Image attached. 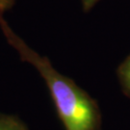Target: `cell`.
<instances>
[{
  "label": "cell",
  "mask_w": 130,
  "mask_h": 130,
  "mask_svg": "<svg viewBox=\"0 0 130 130\" xmlns=\"http://www.w3.org/2000/svg\"><path fill=\"white\" fill-rule=\"evenodd\" d=\"M0 28L21 60L32 65L45 81L65 130H100L101 114L98 102L72 79L55 70L46 57L41 56L24 42L3 15H0Z\"/></svg>",
  "instance_id": "obj_1"
},
{
  "label": "cell",
  "mask_w": 130,
  "mask_h": 130,
  "mask_svg": "<svg viewBox=\"0 0 130 130\" xmlns=\"http://www.w3.org/2000/svg\"><path fill=\"white\" fill-rule=\"evenodd\" d=\"M0 130H28V127L19 117L0 113Z\"/></svg>",
  "instance_id": "obj_2"
},
{
  "label": "cell",
  "mask_w": 130,
  "mask_h": 130,
  "mask_svg": "<svg viewBox=\"0 0 130 130\" xmlns=\"http://www.w3.org/2000/svg\"><path fill=\"white\" fill-rule=\"evenodd\" d=\"M118 76L124 93L130 96V55L127 56L119 67Z\"/></svg>",
  "instance_id": "obj_3"
},
{
  "label": "cell",
  "mask_w": 130,
  "mask_h": 130,
  "mask_svg": "<svg viewBox=\"0 0 130 130\" xmlns=\"http://www.w3.org/2000/svg\"><path fill=\"white\" fill-rule=\"evenodd\" d=\"M15 0H0V15H3L8 10L12 9Z\"/></svg>",
  "instance_id": "obj_4"
},
{
  "label": "cell",
  "mask_w": 130,
  "mask_h": 130,
  "mask_svg": "<svg viewBox=\"0 0 130 130\" xmlns=\"http://www.w3.org/2000/svg\"><path fill=\"white\" fill-rule=\"evenodd\" d=\"M99 0H81L84 12H90L92 8L98 3Z\"/></svg>",
  "instance_id": "obj_5"
}]
</instances>
